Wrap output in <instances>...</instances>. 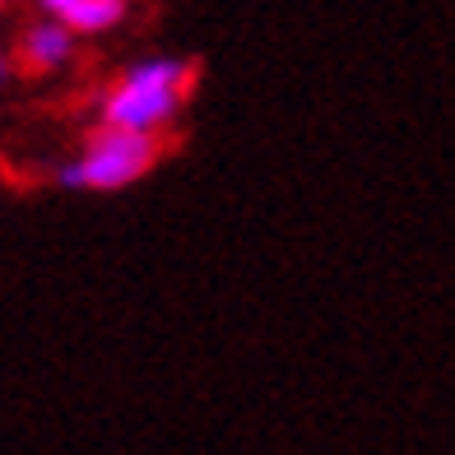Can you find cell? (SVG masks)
I'll list each match as a JSON object with an SVG mask.
<instances>
[{
  "instance_id": "1",
  "label": "cell",
  "mask_w": 455,
  "mask_h": 455,
  "mask_svg": "<svg viewBox=\"0 0 455 455\" xmlns=\"http://www.w3.org/2000/svg\"><path fill=\"white\" fill-rule=\"evenodd\" d=\"M191 66H177V60H154V66H140L126 84L108 98V126L112 131H135L144 135V126L163 121L191 84Z\"/></svg>"
},
{
  "instance_id": "2",
  "label": "cell",
  "mask_w": 455,
  "mask_h": 455,
  "mask_svg": "<svg viewBox=\"0 0 455 455\" xmlns=\"http://www.w3.org/2000/svg\"><path fill=\"white\" fill-rule=\"evenodd\" d=\"M149 158H154V144L144 135L108 126V131L93 135L89 158L79 163V168H66L60 181L66 186H121V181H131L149 168Z\"/></svg>"
},
{
  "instance_id": "3",
  "label": "cell",
  "mask_w": 455,
  "mask_h": 455,
  "mask_svg": "<svg viewBox=\"0 0 455 455\" xmlns=\"http://www.w3.org/2000/svg\"><path fill=\"white\" fill-rule=\"evenodd\" d=\"M47 10L70 28H108L112 19H121L116 0H52Z\"/></svg>"
},
{
  "instance_id": "4",
  "label": "cell",
  "mask_w": 455,
  "mask_h": 455,
  "mask_svg": "<svg viewBox=\"0 0 455 455\" xmlns=\"http://www.w3.org/2000/svg\"><path fill=\"white\" fill-rule=\"evenodd\" d=\"M66 52H70V37H66V28H56V24H37V28L24 33V60L33 70L66 60Z\"/></svg>"
},
{
  "instance_id": "5",
  "label": "cell",
  "mask_w": 455,
  "mask_h": 455,
  "mask_svg": "<svg viewBox=\"0 0 455 455\" xmlns=\"http://www.w3.org/2000/svg\"><path fill=\"white\" fill-rule=\"evenodd\" d=\"M0 79H5V60H0Z\"/></svg>"
}]
</instances>
